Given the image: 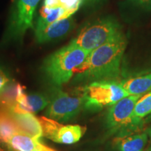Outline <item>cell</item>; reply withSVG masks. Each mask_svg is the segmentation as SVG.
I'll list each match as a JSON object with an SVG mask.
<instances>
[{
	"label": "cell",
	"mask_w": 151,
	"mask_h": 151,
	"mask_svg": "<svg viewBox=\"0 0 151 151\" xmlns=\"http://www.w3.org/2000/svg\"><path fill=\"white\" fill-rule=\"evenodd\" d=\"M141 95H129L111 106L106 118L108 129L113 133H119L118 137L134 132L139 124L135 123L133 112Z\"/></svg>",
	"instance_id": "cell-6"
},
{
	"label": "cell",
	"mask_w": 151,
	"mask_h": 151,
	"mask_svg": "<svg viewBox=\"0 0 151 151\" xmlns=\"http://www.w3.org/2000/svg\"><path fill=\"white\" fill-rule=\"evenodd\" d=\"M127 46L123 34L90 52L76 69L75 80L111 81L120 73V64Z\"/></svg>",
	"instance_id": "cell-1"
},
{
	"label": "cell",
	"mask_w": 151,
	"mask_h": 151,
	"mask_svg": "<svg viewBox=\"0 0 151 151\" xmlns=\"http://www.w3.org/2000/svg\"><path fill=\"white\" fill-rule=\"evenodd\" d=\"M65 11L66 9L62 7L47 8V7L43 6L40 11V16L37 20L35 32L43 29L49 24L53 23L57 20H60Z\"/></svg>",
	"instance_id": "cell-15"
},
{
	"label": "cell",
	"mask_w": 151,
	"mask_h": 151,
	"mask_svg": "<svg viewBox=\"0 0 151 151\" xmlns=\"http://www.w3.org/2000/svg\"><path fill=\"white\" fill-rule=\"evenodd\" d=\"M122 34L118 22L108 17L87 24L71 43L90 52Z\"/></svg>",
	"instance_id": "cell-3"
},
{
	"label": "cell",
	"mask_w": 151,
	"mask_h": 151,
	"mask_svg": "<svg viewBox=\"0 0 151 151\" xmlns=\"http://www.w3.org/2000/svg\"><path fill=\"white\" fill-rule=\"evenodd\" d=\"M9 82V78L4 71L0 68V91H1L4 87Z\"/></svg>",
	"instance_id": "cell-19"
},
{
	"label": "cell",
	"mask_w": 151,
	"mask_h": 151,
	"mask_svg": "<svg viewBox=\"0 0 151 151\" xmlns=\"http://www.w3.org/2000/svg\"><path fill=\"white\" fill-rule=\"evenodd\" d=\"M89 54V52L70 42L45 60L43 71L52 83L60 86L72 78Z\"/></svg>",
	"instance_id": "cell-2"
},
{
	"label": "cell",
	"mask_w": 151,
	"mask_h": 151,
	"mask_svg": "<svg viewBox=\"0 0 151 151\" xmlns=\"http://www.w3.org/2000/svg\"><path fill=\"white\" fill-rule=\"evenodd\" d=\"M42 151H55L54 150H52V149L48 148V147H47L46 146H44V147H43V149Z\"/></svg>",
	"instance_id": "cell-22"
},
{
	"label": "cell",
	"mask_w": 151,
	"mask_h": 151,
	"mask_svg": "<svg viewBox=\"0 0 151 151\" xmlns=\"http://www.w3.org/2000/svg\"><path fill=\"white\" fill-rule=\"evenodd\" d=\"M0 151H3L2 148H1V146H0Z\"/></svg>",
	"instance_id": "cell-23"
},
{
	"label": "cell",
	"mask_w": 151,
	"mask_h": 151,
	"mask_svg": "<svg viewBox=\"0 0 151 151\" xmlns=\"http://www.w3.org/2000/svg\"><path fill=\"white\" fill-rule=\"evenodd\" d=\"M148 141L146 132L117 137L114 145L120 151H143Z\"/></svg>",
	"instance_id": "cell-12"
},
{
	"label": "cell",
	"mask_w": 151,
	"mask_h": 151,
	"mask_svg": "<svg viewBox=\"0 0 151 151\" xmlns=\"http://www.w3.org/2000/svg\"><path fill=\"white\" fill-rule=\"evenodd\" d=\"M72 17L57 20L39 32H36L35 37L39 43H44L62 39L67 35L74 27Z\"/></svg>",
	"instance_id": "cell-10"
},
{
	"label": "cell",
	"mask_w": 151,
	"mask_h": 151,
	"mask_svg": "<svg viewBox=\"0 0 151 151\" xmlns=\"http://www.w3.org/2000/svg\"><path fill=\"white\" fill-rule=\"evenodd\" d=\"M43 6L47 8H57L62 7L60 0H44Z\"/></svg>",
	"instance_id": "cell-20"
},
{
	"label": "cell",
	"mask_w": 151,
	"mask_h": 151,
	"mask_svg": "<svg viewBox=\"0 0 151 151\" xmlns=\"http://www.w3.org/2000/svg\"><path fill=\"white\" fill-rule=\"evenodd\" d=\"M41 0H14L9 25L4 41H20L29 29L33 28V18Z\"/></svg>",
	"instance_id": "cell-5"
},
{
	"label": "cell",
	"mask_w": 151,
	"mask_h": 151,
	"mask_svg": "<svg viewBox=\"0 0 151 151\" xmlns=\"http://www.w3.org/2000/svg\"><path fill=\"white\" fill-rule=\"evenodd\" d=\"M151 113V92L140 98L136 104L133 112L135 123L140 124L141 120Z\"/></svg>",
	"instance_id": "cell-17"
},
{
	"label": "cell",
	"mask_w": 151,
	"mask_h": 151,
	"mask_svg": "<svg viewBox=\"0 0 151 151\" xmlns=\"http://www.w3.org/2000/svg\"><path fill=\"white\" fill-rule=\"evenodd\" d=\"M48 103L49 101L42 94H26L24 88L18 84L15 103L11 107V111L16 113H37L46 108Z\"/></svg>",
	"instance_id": "cell-9"
},
{
	"label": "cell",
	"mask_w": 151,
	"mask_h": 151,
	"mask_svg": "<svg viewBox=\"0 0 151 151\" xmlns=\"http://www.w3.org/2000/svg\"><path fill=\"white\" fill-rule=\"evenodd\" d=\"M82 92L84 106L91 110L113 106L129 96L121 84L114 81H93L85 86Z\"/></svg>",
	"instance_id": "cell-4"
},
{
	"label": "cell",
	"mask_w": 151,
	"mask_h": 151,
	"mask_svg": "<svg viewBox=\"0 0 151 151\" xmlns=\"http://www.w3.org/2000/svg\"><path fill=\"white\" fill-rule=\"evenodd\" d=\"M83 105V92L81 95H72L58 89L52 94L46 114L58 122L68 121L80 112Z\"/></svg>",
	"instance_id": "cell-7"
},
{
	"label": "cell",
	"mask_w": 151,
	"mask_h": 151,
	"mask_svg": "<svg viewBox=\"0 0 151 151\" xmlns=\"http://www.w3.org/2000/svg\"><path fill=\"white\" fill-rule=\"evenodd\" d=\"M120 84L129 95H141L151 90V73L127 79Z\"/></svg>",
	"instance_id": "cell-14"
},
{
	"label": "cell",
	"mask_w": 151,
	"mask_h": 151,
	"mask_svg": "<svg viewBox=\"0 0 151 151\" xmlns=\"http://www.w3.org/2000/svg\"><path fill=\"white\" fill-rule=\"evenodd\" d=\"M19 129L10 112L0 111V141L6 143Z\"/></svg>",
	"instance_id": "cell-16"
},
{
	"label": "cell",
	"mask_w": 151,
	"mask_h": 151,
	"mask_svg": "<svg viewBox=\"0 0 151 151\" xmlns=\"http://www.w3.org/2000/svg\"><path fill=\"white\" fill-rule=\"evenodd\" d=\"M10 113L19 131L34 139L40 140L43 137V130L39 118H36L32 113Z\"/></svg>",
	"instance_id": "cell-11"
},
{
	"label": "cell",
	"mask_w": 151,
	"mask_h": 151,
	"mask_svg": "<svg viewBox=\"0 0 151 151\" xmlns=\"http://www.w3.org/2000/svg\"><path fill=\"white\" fill-rule=\"evenodd\" d=\"M146 132L147 133V134H148V136H149V137H150V141H151V127H149L148 129H147Z\"/></svg>",
	"instance_id": "cell-21"
},
{
	"label": "cell",
	"mask_w": 151,
	"mask_h": 151,
	"mask_svg": "<svg viewBox=\"0 0 151 151\" xmlns=\"http://www.w3.org/2000/svg\"><path fill=\"white\" fill-rule=\"evenodd\" d=\"M43 130V136L54 142L72 144L80 140L86 131V127L76 124L64 125L52 119L41 116L39 118Z\"/></svg>",
	"instance_id": "cell-8"
},
{
	"label": "cell",
	"mask_w": 151,
	"mask_h": 151,
	"mask_svg": "<svg viewBox=\"0 0 151 151\" xmlns=\"http://www.w3.org/2000/svg\"><path fill=\"white\" fill-rule=\"evenodd\" d=\"M134 5L145 9H151V0H129Z\"/></svg>",
	"instance_id": "cell-18"
},
{
	"label": "cell",
	"mask_w": 151,
	"mask_h": 151,
	"mask_svg": "<svg viewBox=\"0 0 151 151\" xmlns=\"http://www.w3.org/2000/svg\"><path fill=\"white\" fill-rule=\"evenodd\" d=\"M6 144L13 151H42L44 147L39 140L20 131L16 132Z\"/></svg>",
	"instance_id": "cell-13"
}]
</instances>
